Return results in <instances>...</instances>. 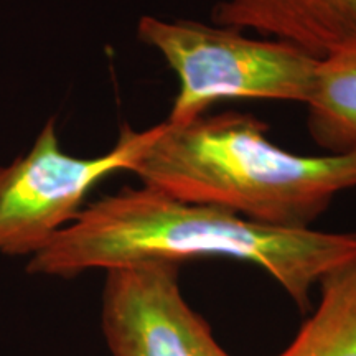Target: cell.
I'll return each mask as SVG.
<instances>
[{"label": "cell", "mask_w": 356, "mask_h": 356, "mask_svg": "<svg viewBox=\"0 0 356 356\" xmlns=\"http://www.w3.org/2000/svg\"><path fill=\"white\" fill-rule=\"evenodd\" d=\"M124 126L114 147L99 157L66 154L50 119L29 154L0 167V254L32 256L76 220L88 195L115 172H132L154 139Z\"/></svg>", "instance_id": "277c9868"}, {"label": "cell", "mask_w": 356, "mask_h": 356, "mask_svg": "<svg viewBox=\"0 0 356 356\" xmlns=\"http://www.w3.org/2000/svg\"><path fill=\"white\" fill-rule=\"evenodd\" d=\"M320 302L277 356H356V257L320 280Z\"/></svg>", "instance_id": "ba28073f"}, {"label": "cell", "mask_w": 356, "mask_h": 356, "mask_svg": "<svg viewBox=\"0 0 356 356\" xmlns=\"http://www.w3.org/2000/svg\"><path fill=\"white\" fill-rule=\"evenodd\" d=\"M307 108L310 137L327 154L356 149V38L318 61Z\"/></svg>", "instance_id": "52a82bcc"}, {"label": "cell", "mask_w": 356, "mask_h": 356, "mask_svg": "<svg viewBox=\"0 0 356 356\" xmlns=\"http://www.w3.org/2000/svg\"><path fill=\"white\" fill-rule=\"evenodd\" d=\"M101 330L111 356H231L186 302L173 262L106 270Z\"/></svg>", "instance_id": "5b68a950"}, {"label": "cell", "mask_w": 356, "mask_h": 356, "mask_svg": "<svg viewBox=\"0 0 356 356\" xmlns=\"http://www.w3.org/2000/svg\"><path fill=\"white\" fill-rule=\"evenodd\" d=\"M137 38L163 58L178 89L167 121L180 126L225 101L307 104L318 58L280 40L188 19L144 15Z\"/></svg>", "instance_id": "3957f363"}, {"label": "cell", "mask_w": 356, "mask_h": 356, "mask_svg": "<svg viewBox=\"0 0 356 356\" xmlns=\"http://www.w3.org/2000/svg\"><path fill=\"white\" fill-rule=\"evenodd\" d=\"M211 20L291 43L322 60L356 38V0H220Z\"/></svg>", "instance_id": "8992f818"}, {"label": "cell", "mask_w": 356, "mask_h": 356, "mask_svg": "<svg viewBox=\"0 0 356 356\" xmlns=\"http://www.w3.org/2000/svg\"><path fill=\"white\" fill-rule=\"evenodd\" d=\"M353 257L356 233L261 225L140 185L84 207L30 257L26 270L70 279L149 261L181 266L195 259H228L256 266L299 309H307L320 280Z\"/></svg>", "instance_id": "6da1fadb"}, {"label": "cell", "mask_w": 356, "mask_h": 356, "mask_svg": "<svg viewBox=\"0 0 356 356\" xmlns=\"http://www.w3.org/2000/svg\"><path fill=\"white\" fill-rule=\"evenodd\" d=\"M132 173L184 202L210 204L277 228H310L337 195L356 188V149L291 152L246 113L157 124Z\"/></svg>", "instance_id": "7a4b0ae2"}]
</instances>
